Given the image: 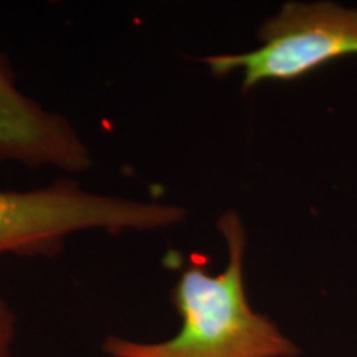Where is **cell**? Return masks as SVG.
Segmentation results:
<instances>
[{"label": "cell", "mask_w": 357, "mask_h": 357, "mask_svg": "<svg viewBox=\"0 0 357 357\" xmlns=\"http://www.w3.org/2000/svg\"><path fill=\"white\" fill-rule=\"evenodd\" d=\"M227 247V266L211 275L192 263L178 275L171 301L181 316L177 334L144 342L108 336V357H298L300 347L266 314L250 305L243 281L248 236L238 212L227 211L217 220Z\"/></svg>", "instance_id": "cell-1"}, {"label": "cell", "mask_w": 357, "mask_h": 357, "mask_svg": "<svg viewBox=\"0 0 357 357\" xmlns=\"http://www.w3.org/2000/svg\"><path fill=\"white\" fill-rule=\"evenodd\" d=\"M182 205L139 200L56 181L30 190H0V257L55 258L84 231H162L182 225Z\"/></svg>", "instance_id": "cell-2"}, {"label": "cell", "mask_w": 357, "mask_h": 357, "mask_svg": "<svg viewBox=\"0 0 357 357\" xmlns=\"http://www.w3.org/2000/svg\"><path fill=\"white\" fill-rule=\"evenodd\" d=\"M255 50L202 58L218 78L238 71L245 91L266 82H291L329 61L357 55V8L334 2L283 3L258 29Z\"/></svg>", "instance_id": "cell-3"}, {"label": "cell", "mask_w": 357, "mask_h": 357, "mask_svg": "<svg viewBox=\"0 0 357 357\" xmlns=\"http://www.w3.org/2000/svg\"><path fill=\"white\" fill-rule=\"evenodd\" d=\"M84 174L93 154L65 114L47 109L17 84V73L0 47V164Z\"/></svg>", "instance_id": "cell-4"}, {"label": "cell", "mask_w": 357, "mask_h": 357, "mask_svg": "<svg viewBox=\"0 0 357 357\" xmlns=\"http://www.w3.org/2000/svg\"><path fill=\"white\" fill-rule=\"evenodd\" d=\"M17 314L6 298L0 294V357H12L17 339Z\"/></svg>", "instance_id": "cell-5"}]
</instances>
